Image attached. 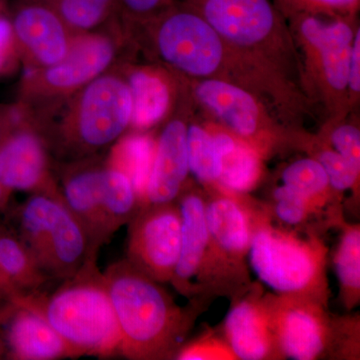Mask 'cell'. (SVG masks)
Here are the masks:
<instances>
[{
    "instance_id": "cell-1",
    "label": "cell",
    "mask_w": 360,
    "mask_h": 360,
    "mask_svg": "<svg viewBox=\"0 0 360 360\" xmlns=\"http://www.w3.org/2000/svg\"><path fill=\"white\" fill-rule=\"evenodd\" d=\"M137 51L186 79L225 80L257 94L264 75L198 11L177 0L134 33Z\"/></svg>"
},
{
    "instance_id": "cell-2",
    "label": "cell",
    "mask_w": 360,
    "mask_h": 360,
    "mask_svg": "<svg viewBox=\"0 0 360 360\" xmlns=\"http://www.w3.org/2000/svg\"><path fill=\"white\" fill-rule=\"evenodd\" d=\"M120 328V355L131 360L174 359L198 319V302L181 307L160 283L129 260L103 272Z\"/></svg>"
},
{
    "instance_id": "cell-3",
    "label": "cell",
    "mask_w": 360,
    "mask_h": 360,
    "mask_svg": "<svg viewBox=\"0 0 360 360\" xmlns=\"http://www.w3.org/2000/svg\"><path fill=\"white\" fill-rule=\"evenodd\" d=\"M117 66L37 122L54 163L103 155L129 131L132 97Z\"/></svg>"
},
{
    "instance_id": "cell-4",
    "label": "cell",
    "mask_w": 360,
    "mask_h": 360,
    "mask_svg": "<svg viewBox=\"0 0 360 360\" xmlns=\"http://www.w3.org/2000/svg\"><path fill=\"white\" fill-rule=\"evenodd\" d=\"M92 255L75 276L51 293H35L13 300L37 310L78 357L120 355V328L103 272Z\"/></svg>"
},
{
    "instance_id": "cell-5",
    "label": "cell",
    "mask_w": 360,
    "mask_h": 360,
    "mask_svg": "<svg viewBox=\"0 0 360 360\" xmlns=\"http://www.w3.org/2000/svg\"><path fill=\"white\" fill-rule=\"evenodd\" d=\"M136 51L120 18L94 32L73 35L68 53L58 63L25 71L16 101L39 122L92 80L134 58Z\"/></svg>"
},
{
    "instance_id": "cell-6",
    "label": "cell",
    "mask_w": 360,
    "mask_h": 360,
    "mask_svg": "<svg viewBox=\"0 0 360 360\" xmlns=\"http://www.w3.org/2000/svg\"><path fill=\"white\" fill-rule=\"evenodd\" d=\"M297 51L300 87L329 120L345 118L352 110L348 99L350 51L359 27L356 16L281 11Z\"/></svg>"
},
{
    "instance_id": "cell-7",
    "label": "cell",
    "mask_w": 360,
    "mask_h": 360,
    "mask_svg": "<svg viewBox=\"0 0 360 360\" xmlns=\"http://www.w3.org/2000/svg\"><path fill=\"white\" fill-rule=\"evenodd\" d=\"M181 1L198 11L251 65L300 87V58L276 0Z\"/></svg>"
},
{
    "instance_id": "cell-8",
    "label": "cell",
    "mask_w": 360,
    "mask_h": 360,
    "mask_svg": "<svg viewBox=\"0 0 360 360\" xmlns=\"http://www.w3.org/2000/svg\"><path fill=\"white\" fill-rule=\"evenodd\" d=\"M59 193L84 226L92 250L99 251L141 207L134 182L103 155L54 163Z\"/></svg>"
},
{
    "instance_id": "cell-9",
    "label": "cell",
    "mask_w": 360,
    "mask_h": 360,
    "mask_svg": "<svg viewBox=\"0 0 360 360\" xmlns=\"http://www.w3.org/2000/svg\"><path fill=\"white\" fill-rule=\"evenodd\" d=\"M252 224L248 257L258 279L274 295L312 298L328 307V250L321 239L277 229L264 213H255Z\"/></svg>"
},
{
    "instance_id": "cell-10",
    "label": "cell",
    "mask_w": 360,
    "mask_h": 360,
    "mask_svg": "<svg viewBox=\"0 0 360 360\" xmlns=\"http://www.w3.org/2000/svg\"><path fill=\"white\" fill-rule=\"evenodd\" d=\"M14 229L40 269L52 281L70 278L92 255L84 226L63 198L32 193L15 212Z\"/></svg>"
},
{
    "instance_id": "cell-11",
    "label": "cell",
    "mask_w": 360,
    "mask_h": 360,
    "mask_svg": "<svg viewBox=\"0 0 360 360\" xmlns=\"http://www.w3.org/2000/svg\"><path fill=\"white\" fill-rule=\"evenodd\" d=\"M184 79L191 103L205 108L264 158L281 149L307 146L309 134L286 127L252 92L214 78Z\"/></svg>"
},
{
    "instance_id": "cell-12",
    "label": "cell",
    "mask_w": 360,
    "mask_h": 360,
    "mask_svg": "<svg viewBox=\"0 0 360 360\" xmlns=\"http://www.w3.org/2000/svg\"><path fill=\"white\" fill-rule=\"evenodd\" d=\"M176 203L181 217V246L170 283L177 292L191 300L205 296L206 291L212 295L231 291L233 296L238 295L233 284L238 286L243 283L213 250L202 193L187 186Z\"/></svg>"
},
{
    "instance_id": "cell-13",
    "label": "cell",
    "mask_w": 360,
    "mask_h": 360,
    "mask_svg": "<svg viewBox=\"0 0 360 360\" xmlns=\"http://www.w3.org/2000/svg\"><path fill=\"white\" fill-rule=\"evenodd\" d=\"M0 182L13 193L61 198L44 135L18 101L6 104V127L0 135Z\"/></svg>"
},
{
    "instance_id": "cell-14",
    "label": "cell",
    "mask_w": 360,
    "mask_h": 360,
    "mask_svg": "<svg viewBox=\"0 0 360 360\" xmlns=\"http://www.w3.org/2000/svg\"><path fill=\"white\" fill-rule=\"evenodd\" d=\"M265 295L283 359H319L345 340L343 326L331 319L321 302L302 296Z\"/></svg>"
},
{
    "instance_id": "cell-15",
    "label": "cell",
    "mask_w": 360,
    "mask_h": 360,
    "mask_svg": "<svg viewBox=\"0 0 360 360\" xmlns=\"http://www.w3.org/2000/svg\"><path fill=\"white\" fill-rule=\"evenodd\" d=\"M181 246V217L176 201L144 205L129 222L127 259L158 283H170Z\"/></svg>"
},
{
    "instance_id": "cell-16",
    "label": "cell",
    "mask_w": 360,
    "mask_h": 360,
    "mask_svg": "<svg viewBox=\"0 0 360 360\" xmlns=\"http://www.w3.org/2000/svg\"><path fill=\"white\" fill-rule=\"evenodd\" d=\"M191 112V101L186 84L179 103L167 118L155 139V155L148 182L141 201L144 205L175 202L188 186L187 158V122Z\"/></svg>"
},
{
    "instance_id": "cell-17",
    "label": "cell",
    "mask_w": 360,
    "mask_h": 360,
    "mask_svg": "<svg viewBox=\"0 0 360 360\" xmlns=\"http://www.w3.org/2000/svg\"><path fill=\"white\" fill-rule=\"evenodd\" d=\"M8 13L25 71L65 58L73 34L51 6L41 0H14Z\"/></svg>"
},
{
    "instance_id": "cell-18",
    "label": "cell",
    "mask_w": 360,
    "mask_h": 360,
    "mask_svg": "<svg viewBox=\"0 0 360 360\" xmlns=\"http://www.w3.org/2000/svg\"><path fill=\"white\" fill-rule=\"evenodd\" d=\"M132 97V122L129 131L146 134L174 112L184 91V78L155 63H135L134 58L117 66Z\"/></svg>"
},
{
    "instance_id": "cell-19",
    "label": "cell",
    "mask_w": 360,
    "mask_h": 360,
    "mask_svg": "<svg viewBox=\"0 0 360 360\" xmlns=\"http://www.w3.org/2000/svg\"><path fill=\"white\" fill-rule=\"evenodd\" d=\"M224 338L238 359H283L266 295L259 288H250L234 297L225 317Z\"/></svg>"
},
{
    "instance_id": "cell-20",
    "label": "cell",
    "mask_w": 360,
    "mask_h": 360,
    "mask_svg": "<svg viewBox=\"0 0 360 360\" xmlns=\"http://www.w3.org/2000/svg\"><path fill=\"white\" fill-rule=\"evenodd\" d=\"M205 219L214 252L245 283V259L252 236V213L234 194L217 191V195L206 200Z\"/></svg>"
},
{
    "instance_id": "cell-21",
    "label": "cell",
    "mask_w": 360,
    "mask_h": 360,
    "mask_svg": "<svg viewBox=\"0 0 360 360\" xmlns=\"http://www.w3.org/2000/svg\"><path fill=\"white\" fill-rule=\"evenodd\" d=\"M15 304L16 309L4 328L9 359H77L72 348L52 328L44 315L32 307Z\"/></svg>"
},
{
    "instance_id": "cell-22",
    "label": "cell",
    "mask_w": 360,
    "mask_h": 360,
    "mask_svg": "<svg viewBox=\"0 0 360 360\" xmlns=\"http://www.w3.org/2000/svg\"><path fill=\"white\" fill-rule=\"evenodd\" d=\"M210 132L221 155L217 191L234 195L250 193L264 174V156L227 129Z\"/></svg>"
},
{
    "instance_id": "cell-23",
    "label": "cell",
    "mask_w": 360,
    "mask_h": 360,
    "mask_svg": "<svg viewBox=\"0 0 360 360\" xmlns=\"http://www.w3.org/2000/svg\"><path fill=\"white\" fill-rule=\"evenodd\" d=\"M0 270L21 296L42 292L51 283L15 231L4 226H0Z\"/></svg>"
},
{
    "instance_id": "cell-24",
    "label": "cell",
    "mask_w": 360,
    "mask_h": 360,
    "mask_svg": "<svg viewBox=\"0 0 360 360\" xmlns=\"http://www.w3.org/2000/svg\"><path fill=\"white\" fill-rule=\"evenodd\" d=\"M51 7L73 35L99 30L120 18L118 0H41Z\"/></svg>"
},
{
    "instance_id": "cell-25",
    "label": "cell",
    "mask_w": 360,
    "mask_h": 360,
    "mask_svg": "<svg viewBox=\"0 0 360 360\" xmlns=\"http://www.w3.org/2000/svg\"><path fill=\"white\" fill-rule=\"evenodd\" d=\"M186 144L189 174L203 186L217 188L221 172V155L210 130L193 120L191 115L187 122Z\"/></svg>"
},
{
    "instance_id": "cell-26",
    "label": "cell",
    "mask_w": 360,
    "mask_h": 360,
    "mask_svg": "<svg viewBox=\"0 0 360 360\" xmlns=\"http://www.w3.org/2000/svg\"><path fill=\"white\" fill-rule=\"evenodd\" d=\"M335 267L341 302L348 310L360 302V229L359 224L342 226L335 255Z\"/></svg>"
},
{
    "instance_id": "cell-27",
    "label": "cell",
    "mask_w": 360,
    "mask_h": 360,
    "mask_svg": "<svg viewBox=\"0 0 360 360\" xmlns=\"http://www.w3.org/2000/svg\"><path fill=\"white\" fill-rule=\"evenodd\" d=\"M283 186L290 187L311 203L317 210L333 198L328 177L321 163L314 156L291 162L281 172Z\"/></svg>"
},
{
    "instance_id": "cell-28",
    "label": "cell",
    "mask_w": 360,
    "mask_h": 360,
    "mask_svg": "<svg viewBox=\"0 0 360 360\" xmlns=\"http://www.w3.org/2000/svg\"><path fill=\"white\" fill-rule=\"evenodd\" d=\"M155 141L146 134H132L123 142L122 163H115L122 169L134 182L135 189L141 201L148 182L149 172L155 155ZM112 162V160H110ZM117 162V161H115Z\"/></svg>"
},
{
    "instance_id": "cell-29",
    "label": "cell",
    "mask_w": 360,
    "mask_h": 360,
    "mask_svg": "<svg viewBox=\"0 0 360 360\" xmlns=\"http://www.w3.org/2000/svg\"><path fill=\"white\" fill-rule=\"evenodd\" d=\"M307 150L309 155L319 161L326 170L329 186L333 193H342L359 187L360 170L352 167L345 158L333 150L316 135H312Z\"/></svg>"
},
{
    "instance_id": "cell-30",
    "label": "cell",
    "mask_w": 360,
    "mask_h": 360,
    "mask_svg": "<svg viewBox=\"0 0 360 360\" xmlns=\"http://www.w3.org/2000/svg\"><path fill=\"white\" fill-rule=\"evenodd\" d=\"M347 117L326 120L316 136L360 170V129L356 122H348Z\"/></svg>"
},
{
    "instance_id": "cell-31",
    "label": "cell",
    "mask_w": 360,
    "mask_h": 360,
    "mask_svg": "<svg viewBox=\"0 0 360 360\" xmlns=\"http://www.w3.org/2000/svg\"><path fill=\"white\" fill-rule=\"evenodd\" d=\"M274 212L276 219L288 226H296L307 221L317 210L307 198L285 186L274 191Z\"/></svg>"
},
{
    "instance_id": "cell-32",
    "label": "cell",
    "mask_w": 360,
    "mask_h": 360,
    "mask_svg": "<svg viewBox=\"0 0 360 360\" xmlns=\"http://www.w3.org/2000/svg\"><path fill=\"white\" fill-rule=\"evenodd\" d=\"M179 360L238 359L224 338L210 333L191 342L184 343L175 354Z\"/></svg>"
},
{
    "instance_id": "cell-33",
    "label": "cell",
    "mask_w": 360,
    "mask_h": 360,
    "mask_svg": "<svg viewBox=\"0 0 360 360\" xmlns=\"http://www.w3.org/2000/svg\"><path fill=\"white\" fill-rule=\"evenodd\" d=\"M175 1L177 0H118L120 18L132 34L139 26L155 18Z\"/></svg>"
},
{
    "instance_id": "cell-34",
    "label": "cell",
    "mask_w": 360,
    "mask_h": 360,
    "mask_svg": "<svg viewBox=\"0 0 360 360\" xmlns=\"http://www.w3.org/2000/svg\"><path fill=\"white\" fill-rule=\"evenodd\" d=\"M281 11H309L328 15L356 16L360 0H276Z\"/></svg>"
},
{
    "instance_id": "cell-35",
    "label": "cell",
    "mask_w": 360,
    "mask_h": 360,
    "mask_svg": "<svg viewBox=\"0 0 360 360\" xmlns=\"http://www.w3.org/2000/svg\"><path fill=\"white\" fill-rule=\"evenodd\" d=\"M21 68L20 53L7 11L0 15V79L13 77Z\"/></svg>"
},
{
    "instance_id": "cell-36",
    "label": "cell",
    "mask_w": 360,
    "mask_h": 360,
    "mask_svg": "<svg viewBox=\"0 0 360 360\" xmlns=\"http://www.w3.org/2000/svg\"><path fill=\"white\" fill-rule=\"evenodd\" d=\"M347 92L350 108L354 110L355 106L359 105L360 98V27L355 32L350 51Z\"/></svg>"
},
{
    "instance_id": "cell-37",
    "label": "cell",
    "mask_w": 360,
    "mask_h": 360,
    "mask_svg": "<svg viewBox=\"0 0 360 360\" xmlns=\"http://www.w3.org/2000/svg\"><path fill=\"white\" fill-rule=\"evenodd\" d=\"M15 309V303L11 302V300H6V302L0 307V347H1L2 345L1 335L2 333L4 331V328H6V322L11 319ZM0 350H1V348H0Z\"/></svg>"
},
{
    "instance_id": "cell-38",
    "label": "cell",
    "mask_w": 360,
    "mask_h": 360,
    "mask_svg": "<svg viewBox=\"0 0 360 360\" xmlns=\"http://www.w3.org/2000/svg\"><path fill=\"white\" fill-rule=\"evenodd\" d=\"M0 291H1L2 295L6 296V300H11V302L18 300L21 296L18 290L14 288L13 283L2 274L1 270H0Z\"/></svg>"
},
{
    "instance_id": "cell-39",
    "label": "cell",
    "mask_w": 360,
    "mask_h": 360,
    "mask_svg": "<svg viewBox=\"0 0 360 360\" xmlns=\"http://www.w3.org/2000/svg\"><path fill=\"white\" fill-rule=\"evenodd\" d=\"M11 194H13V193H11V191L2 186L1 182H0V214L6 210L9 200H11Z\"/></svg>"
},
{
    "instance_id": "cell-40",
    "label": "cell",
    "mask_w": 360,
    "mask_h": 360,
    "mask_svg": "<svg viewBox=\"0 0 360 360\" xmlns=\"http://www.w3.org/2000/svg\"><path fill=\"white\" fill-rule=\"evenodd\" d=\"M6 104H0V135L4 131L6 127Z\"/></svg>"
},
{
    "instance_id": "cell-41",
    "label": "cell",
    "mask_w": 360,
    "mask_h": 360,
    "mask_svg": "<svg viewBox=\"0 0 360 360\" xmlns=\"http://www.w3.org/2000/svg\"><path fill=\"white\" fill-rule=\"evenodd\" d=\"M8 0H0V15L8 11Z\"/></svg>"
},
{
    "instance_id": "cell-42",
    "label": "cell",
    "mask_w": 360,
    "mask_h": 360,
    "mask_svg": "<svg viewBox=\"0 0 360 360\" xmlns=\"http://www.w3.org/2000/svg\"><path fill=\"white\" fill-rule=\"evenodd\" d=\"M4 300H6V296L2 295L1 291H0V307L4 304Z\"/></svg>"
}]
</instances>
